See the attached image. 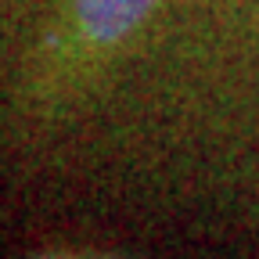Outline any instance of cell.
I'll return each instance as SVG.
<instances>
[{"label":"cell","mask_w":259,"mask_h":259,"mask_svg":"<svg viewBox=\"0 0 259 259\" xmlns=\"http://www.w3.org/2000/svg\"><path fill=\"white\" fill-rule=\"evenodd\" d=\"M151 8H155V0H76L83 29L101 44L126 36L134 25H141V18Z\"/></svg>","instance_id":"obj_1"}]
</instances>
